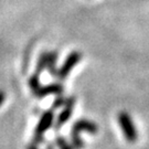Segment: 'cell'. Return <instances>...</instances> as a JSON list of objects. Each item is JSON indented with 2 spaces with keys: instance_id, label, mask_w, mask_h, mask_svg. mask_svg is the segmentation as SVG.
I'll use <instances>...</instances> for the list:
<instances>
[{
  "instance_id": "5bb4252c",
  "label": "cell",
  "mask_w": 149,
  "mask_h": 149,
  "mask_svg": "<svg viewBox=\"0 0 149 149\" xmlns=\"http://www.w3.org/2000/svg\"><path fill=\"white\" fill-rule=\"evenodd\" d=\"M45 149H54V147L52 146V145H48V146H47V148H45Z\"/></svg>"
},
{
  "instance_id": "9c48e42d",
  "label": "cell",
  "mask_w": 149,
  "mask_h": 149,
  "mask_svg": "<svg viewBox=\"0 0 149 149\" xmlns=\"http://www.w3.org/2000/svg\"><path fill=\"white\" fill-rule=\"evenodd\" d=\"M29 86H30V88H31L33 94L41 87V83H40V74L36 73V74L32 75L31 77H30V80H29Z\"/></svg>"
},
{
  "instance_id": "8fae6325",
  "label": "cell",
  "mask_w": 149,
  "mask_h": 149,
  "mask_svg": "<svg viewBox=\"0 0 149 149\" xmlns=\"http://www.w3.org/2000/svg\"><path fill=\"white\" fill-rule=\"evenodd\" d=\"M65 102H66V98L63 97V96H58L53 102V107L54 109H56V108H61V107H63L65 105Z\"/></svg>"
},
{
  "instance_id": "277c9868",
  "label": "cell",
  "mask_w": 149,
  "mask_h": 149,
  "mask_svg": "<svg viewBox=\"0 0 149 149\" xmlns=\"http://www.w3.org/2000/svg\"><path fill=\"white\" fill-rule=\"evenodd\" d=\"M75 105V98L74 97H68L66 102H65V105L63 106V109L61 111V113L59 114V116L55 119L54 123V128L55 130H59L60 128H62L65 123L69 120L72 114H73V109H74Z\"/></svg>"
},
{
  "instance_id": "30bf717a",
  "label": "cell",
  "mask_w": 149,
  "mask_h": 149,
  "mask_svg": "<svg viewBox=\"0 0 149 149\" xmlns=\"http://www.w3.org/2000/svg\"><path fill=\"white\" fill-rule=\"evenodd\" d=\"M54 143H55L56 147L59 149H74L73 146L70 144L69 141L64 138V137H62V136H58V137L55 138V140H54Z\"/></svg>"
},
{
  "instance_id": "7c38bea8",
  "label": "cell",
  "mask_w": 149,
  "mask_h": 149,
  "mask_svg": "<svg viewBox=\"0 0 149 149\" xmlns=\"http://www.w3.org/2000/svg\"><path fill=\"white\" fill-rule=\"evenodd\" d=\"M6 100V94H5V92L3 91H1L0 90V106L3 104V102H5Z\"/></svg>"
},
{
  "instance_id": "6da1fadb",
  "label": "cell",
  "mask_w": 149,
  "mask_h": 149,
  "mask_svg": "<svg viewBox=\"0 0 149 149\" xmlns=\"http://www.w3.org/2000/svg\"><path fill=\"white\" fill-rule=\"evenodd\" d=\"M54 122V113L53 111H47L42 114V116L40 118V120L38 123L37 127L34 129L33 134V140L32 143L37 145L42 144L44 141V135L48 132L50 128L52 127Z\"/></svg>"
},
{
  "instance_id": "5b68a950",
  "label": "cell",
  "mask_w": 149,
  "mask_h": 149,
  "mask_svg": "<svg viewBox=\"0 0 149 149\" xmlns=\"http://www.w3.org/2000/svg\"><path fill=\"white\" fill-rule=\"evenodd\" d=\"M82 132H87V133L95 135L98 132V127L95 123L87 120V119H80L76 120L72 126L71 129V135H80Z\"/></svg>"
},
{
  "instance_id": "8992f818",
  "label": "cell",
  "mask_w": 149,
  "mask_h": 149,
  "mask_svg": "<svg viewBox=\"0 0 149 149\" xmlns=\"http://www.w3.org/2000/svg\"><path fill=\"white\" fill-rule=\"evenodd\" d=\"M62 92H63V86L59 83H53V84H50L47 86H41L34 93V95L39 98H43L50 94H62Z\"/></svg>"
},
{
  "instance_id": "52a82bcc",
  "label": "cell",
  "mask_w": 149,
  "mask_h": 149,
  "mask_svg": "<svg viewBox=\"0 0 149 149\" xmlns=\"http://www.w3.org/2000/svg\"><path fill=\"white\" fill-rule=\"evenodd\" d=\"M56 61H58V52H48V69L49 73L53 76H56L58 68H56Z\"/></svg>"
},
{
  "instance_id": "3957f363",
  "label": "cell",
  "mask_w": 149,
  "mask_h": 149,
  "mask_svg": "<svg viewBox=\"0 0 149 149\" xmlns=\"http://www.w3.org/2000/svg\"><path fill=\"white\" fill-rule=\"evenodd\" d=\"M81 59H82V54L80 52H72L71 54H69L64 63L61 65V68L58 69V73L55 77H58L59 80L66 79V76L71 73V71L74 69L75 65L80 62Z\"/></svg>"
},
{
  "instance_id": "7a4b0ae2",
  "label": "cell",
  "mask_w": 149,
  "mask_h": 149,
  "mask_svg": "<svg viewBox=\"0 0 149 149\" xmlns=\"http://www.w3.org/2000/svg\"><path fill=\"white\" fill-rule=\"evenodd\" d=\"M118 124L124 134V137L127 139L129 143L136 141V139L138 137L137 129L135 127V124L128 113L120 112L118 114Z\"/></svg>"
},
{
  "instance_id": "ba28073f",
  "label": "cell",
  "mask_w": 149,
  "mask_h": 149,
  "mask_svg": "<svg viewBox=\"0 0 149 149\" xmlns=\"http://www.w3.org/2000/svg\"><path fill=\"white\" fill-rule=\"evenodd\" d=\"M47 66H48V52H43L40 55L39 60H38L36 72H37L38 74H41L43 72V70L47 69Z\"/></svg>"
},
{
  "instance_id": "4fadbf2b",
  "label": "cell",
  "mask_w": 149,
  "mask_h": 149,
  "mask_svg": "<svg viewBox=\"0 0 149 149\" xmlns=\"http://www.w3.org/2000/svg\"><path fill=\"white\" fill-rule=\"evenodd\" d=\"M27 149H39L37 144H34V143H31V144H29L27 146Z\"/></svg>"
}]
</instances>
